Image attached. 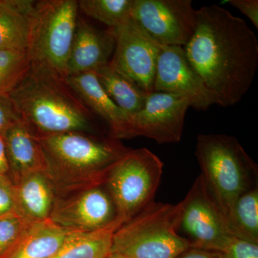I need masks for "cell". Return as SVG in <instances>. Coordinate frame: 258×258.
I'll return each mask as SVG.
<instances>
[{
	"label": "cell",
	"mask_w": 258,
	"mask_h": 258,
	"mask_svg": "<svg viewBox=\"0 0 258 258\" xmlns=\"http://www.w3.org/2000/svg\"><path fill=\"white\" fill-rule=\"evenodd\" d=\"M183 47L217 105L234 106L249 91L258 67V40L242 19L217 5L203 7Z\"/></svg>",
	"instance_id": "cell-1"
},
{
	"label": "cell",
	"mask_w": 258,
	"mask_h": 258,
	"mask_svg": "<svg viewBox=\"0 0 258 258\" xmlns=\"http://www.w3.org/2000/svg\"><path fill=\"white\" fill-rule=\"evenodd\" d=\"M45 173L57 198L103 185L115 164L131 150L118 139L83 132L37 135Z\"/></svg>",
	"instance_id": "cell-2"
},
{
	"label": "cell",
	"mask_w": 258,
	"mask_h": 258,
	"mask_svg": "<svg viewBox=\"0 0 258 258\" xmlns=\"http://www.w3.org/2000/svg\"><path fill=\"white\" fill-rule=\"evenodd\" d=\"M9 97L19 118L37 135L98 133L96 115L74 92L66 77L52 70L32 63Z\"/></svg>",
	"instance_id": "cell-3"
},
{
	"label": "cell",
	"mask_w": 258,
	"mask_h": 258,
	"mask_svg": "<svg viewBox=\"0 0 258 258\" xmlns=\"http://www.w3.org/2000/svg\"><path fill=\"white\" fill-rule=\"evenodd\" d=\"M195 155L201 175L225 215L240 195L257 186V165L235 137L200 134Z\"/></svg>",
	"instance_id": "cell-4"
},
{
	"label": "cell",
	"mask_w": 258,
	"mask_h": 258,
	"mask_svg": "<svg viewBox=\"0 0 258 258\" xmlns=\"http://www.w3.org/2000/svg\"><path fill=\"white\" fill-rule=\"evenodd\" d=\"M181 204L153 201L114 233L112 252L127 258H175L189 244L179 234Z\"/></svg>",
	"instance_id": "cell-5"
},
{
	"label": "cell",
	"mask_w": 258,
	"mask_h": 258,
	"mask_svg": "<svg viewBox=\"0 0 258 258\" xmlns=\"http://www.w3.org/2000/svg\"><path fill=\"white\" fill-rule=\"evenodd\" d=\"M164 163L146 148L130 151L111 169L103 186L125 222L154 201Z\"/></svg>",
	"instance_id": "cell-6"
},
{
	"label": "cell",
	"mask_w": 258,
	"mask_h": 258,
	"mask_svg": "<svg viewBox=\"0 0 258 258\" xmlns=\"http://www.w3.org/2000/svg\"><path fill=\"white\" fill-rule=\"evenodd\" d=\"M76 0L37 1L28 53L32 63L67 76V64L79 16Z\"/></svg>",
	"instance_id": "cell-7"
},
{
	"label": "cell",
	"mask_w": 258,
	"mask_h": 258,
	"mask_svg": "<svg viewBox=\"0 0 258 258\" xmlns=\"http://www.w3.org/2000/svg\"><path fill=\"white\" fill-rule=\"evenodd\" d=\"M181 204L179 234L189 247L222 252L234 237L226 215L200 174Z\"/></svg>",
	"instance_id": "cell-8"
},
{
	"label": "cell",
	"mask_w": 258,
	"mask_h": 258,
	"mask_svg": "<svg viewBox=\"0 0 258 258\" xmlns=\"http://www.w3.org/2000/svg\"><path fill=\"white\" fill-rule=\"evenodd\" d=\"M131 17L164 46L184 47L196 28L197 10L191 0H134Z\"/></svg>",
	"instance_id": "cell-9"
},
{
	"label": "cell",
	"mask_w": 258,
	"mask_h": 258,
	"mask_svg": "<svg viewBox=\"0 0 258 258\" xmlns=\"http://www.w3.org/2000/svg\"><path fill=\"white\" fill-rule=\"evenodd\" d=\"M113 29L115 48L110 66L144 92L152 93L161 45L152 40L132 17Z\"/></svg>",
	"instance_id": "cell-10"
},
{
	"label": "cell",
	"mask_w": 258,
	"mask_h": 258,
	"mask_svg": "<svg viewBox=\"0 0 258 258\" xmlns=\"http://www.w3.org/2000/svg\"><path fill=\"white\" fill-rule=\"evenodd\" d=\"M153 92L174 93L189 100L199 111L217 104L216 98L191 67L184 47L161 45Z\"/></svg>",
	"instance_id": "cell-11"
},
{
	"label": "cell",
	"mask_w": 258,
	"mask_h": 258,
	"mask_svg": "<svg viewBox=\"0 0 258 258\" xmlns=\"http://www.w3.org/2000/svg\"><path fill=\"white\" fill-rule=\"evenodd\" d=\"M189 107V100L184 96L149 93L143 108L132 116V137H147L159 144L179 142Z\"/></svg>",
	"instance_id": "cell-12"
},
{
	"label": "cell",
	"mask_w": 258,
	"mask_h": 258,
	"mask_svg": "<svg viewBox=\"0 0 258 258\" xmlns=\"http://www.w3.org/2000/svg\"><path fill=\"white\" fill-rule=\"evenodd\" d=\"M117 218L116 210L103 185L56 198L50 219L72 231H92Z\"/></svg>",
	"instance_id": "cell-13"
},
{
	"label": "cell",
	"mask_w": 258,
	"mask_h": 258,
	"mask_svg": "<svg viewBox=\"0 0 258 258\" xmlns=\"http://www.w3.org/2000/svg\"><path fill=\"white\" fill-rule=\"evenodd\" d=\"M114 48V29L98 30L79 17L68 61L67 76L91 72L108 64Z\"/></svg>",
	"instance_id": "cell-14"
},
{
	"label": "cell",
	"mask_w": 258,
	"mask_h": 258,
	"mask_svg": "<svg viewBox=\"0 0 258 258\" xmlns=\"http://www.w3.org/2000/svg\"><path fill=\"white\" fill-rule=\"evenodd\" d=\"M74 92L93 114L108 125L110 137L118 139H132V115L125 113L107 94L94 71L66 77Z\"/></svg>",
	"instance_id": "cell-15"
},
{
	"label": "cell",
	"mask_w": 258,
	"mask_h": 258,
	"mask_svg": "<svg viewBox=\"0 0 258 258\" xmlns=\"http://www.w3.org/2000/svg\"><path fill=\"white\" fill-rule=\"evenodd\" d=\"M4 139L9 173L15 185L32 173L43 171L45 160L37 134L19 119L5 131Z\"/></svg>",
	"instance_id": "cell-16"
},
{
	"label": "cell",
	"mask_w": 258,
	"mask_h": 258,
	"mask_svg": "<svg viewBox=\"0 0 258 258\" xmlns=\"http://www.w3.org/2000/svg\"><path fill=\"white\" fill-rule=\"evenodd\" d=\"M36 3L32 0H0V50L28 52Z\"/></svg>",
	"instance_id": "cell-17"
},
{
	"label": "cell",
	"mask_w": 258,
	"mask_h": 258,
	"mask_svg": "<svg viewBox=\"0 0 258 258\" xmlns=\"http://www.w3.org/2000/svg\"><path fill=\"white\" fill-rule=\"evenodd\" d=\"M72 232L57 225L50 219L32 222L3 258L53 257Z\"/></svg>",
	"instance_id": "cell-18"
},
{
	"label": "cell",
	"mask_w": 258,
	"mask_h": 258,
	"mask_svg": "<svg viewBox=\"0 0 258 258\" xmlns=\"http://www.w3.org/2000/svg\"><path fill=\"white\" fill-rule=\"evenodd\" d=\"M15 186L19 214L31 222L50 219L57 196L43 171L28 174Z\"/></svg>",
	"instance_id": "cell-19"
},
{
	"label": "cell",
	"mask_w": 258,
	"mask_h": 258,
	"mask_svg": "<svg viewBox=\"0 0 258 258\" xmlns=\"http://www.w3.org/2000/svg\"><path fill=\"white\" fill-rule=\"evenodd\" d=\"M117 218L109 225L92 231H73L52 258H107L112 253L113 235L124 224Z\"/></svg>",
	"instance_id": "cell-20"
},
{
	"label": "cell",
	"mask_w": 258,
	"mask_h": 258,
	"mask_svg": "<svg viewBox=\"0 0 258 258\" xmlns=\"http://www.w3.org/2000/svg\"><path fill=\"white\" fill-rule=\"evenodd\" d=\"M94 72L107 94L125 113L132 116L143 108L149 93L115 71L109 62Z\"/></svg>",
	"instance_id": "cell-21"
},
{
	"label": "cell",
	"mask_w": 258,
	"mask_h": 258,
	"mask_svg": "<svg viewBox=\"0 0 258 258\" xmlns=\"http://www.w3.org/2000/svg\"><path fill=\"white\" fill-rule=\"evenodd\" d=\"M226 218L232 237L258 244V186L240 195Z\"/></svg>",
	"instance_id": "cell-22"
},
{
	"label": "cell",
	"mask_w": 258,
	"mask_h": 258,
	"mask_svg": "<svg viewBox=\"0 0 258 258\" xmlns=\"http://www.w3.org/2000/svg\"><path fill=\"white\" fill-rule=\"evenodd\" d=\"M134 0H80L79 9L108 28H116L132 15Z\"/></svg>",
	"instance_id": "cell-23"
},
{
	"label": "cell",
	"mask_w": 258,
	"mask_h": 258,
	"mask_svg": "<svg viewBox=\"0 0 258 258\" xmlns=\"http://www.w3.org/2000/svg\"><path fill=\"white\" fill-rule=\"evenodd\" d=\"M31 64L27 52L0 50V96H9L28 74Z\"/></svg>",
	"instance_id": "cell-24"
},
{
	"label": "cell",
	"mask_w": 258,
	"mask_h": 258,
	"mask_svg": "<svg viewBox=\"0 0 258 258\" xmlns=\"http://www.w3.org/2000/svg\"><path fill=\"white\" fill-rule=\"evenodd\" d=\"M31 222L18 212L0 217V258L13 248Z\"/></svg>",
	"instance_id": "cell-25"
},
{
	"label": "cell",
	"mask_w": 258,
	"mask_h": 258,
	"mask_svg": "<svg viewBox=\"0 0 258 258\" xmlns=\"http://www.w3.org/2000/svg\"><path fill=\"white\" fill-rule=\"evenodd\" d=\"M18 212L16 186L8 175H0V217Z\"/></svg>",
	"instance_id": "cell-26"
},
{
	"label": "cell",
	"mask_w": 258,
	"mask_h": 258,
	"mask_svg": "<svg viewBox=\"0 0 258 258\" xmlns=\"http://www.w3.org/2000/svg\"><path fill=\"white\" fill-rule=\"evenodd\" d=\"M217 258H258V244L234 237L225 250L217 252Z\"/></svg>",
	"instance_id": "cell-27"
},
{
	"label": "cell",
	"mask_w": 258,
	"mask_h": 258,
	"mask_svg": "<svg viewBox=\"0 0 258 258\" xmlns=\"http://www.w3.org/2000/svg\"><path fill=\"white\" fill-rule=\"evenodd\" d=\"M19 118L9 96H0V135L3 136Z\"/></svg>",
	"instance_id": "cell-28"
},
{
	"label": "cell",
	"mask_w": 258,
	"mask_h": 258,
	"mask_svg": "<svg viewBox=\"0 0 258 258\" xmlns=\"http://www.w3.org/2000/svg\"><path fill=\"white\" fill-rule=\"evenodd\" d=\"M227 3L240 10L258 28L257 0H230Z\"/></svg>",
	"instance_id": "cell-29"
},
{
	"label": "cell",
	"mask_w": 258,
	"mask_h": 258,
	"mask_svg": "<svg viewBox=\"0 0 258 258\" xmlns=\"http://www.w3.org/2000/svg\"><path fill=\"white\" fill-rule=\"evenodd\" d=\"M217 252L215 251L188 247L175 258H217Z\"/></svg>",
	"instance_id": "cell-30"
},
{
	"label": "cell",
	"mask_w": 258,
	"mask_h": 258,
	"mask_svg": "<svg viewBox=\"0 0 258 258\" xmlns=\"http://www.w3.org/2000/svg\"><path fill=\"white\" fill-rule=\"evenodd\" d=\"M9 173L8 157L5 149L4 139L0 135V175H8Z\"/></svg>",
	"instance_id": "cell-31"
},
{
	"label": "cell",
	"mask_w": 258,
	"mask_h": 258,
	"mask_svg": "<svg viewBox=\"0 0 258 258\" xmlns=\"http://www.w3.org/2000/svg\"><path fill=\"white\" fill-rule=\"evenodd\" d=\"M107 258H127L124 257V256L120 255L119 254L117 253H113V252H112L111 254H110L109 256H108Z\"/></svg>",
	"instance_id": "cell-32"
}]
</instances>
